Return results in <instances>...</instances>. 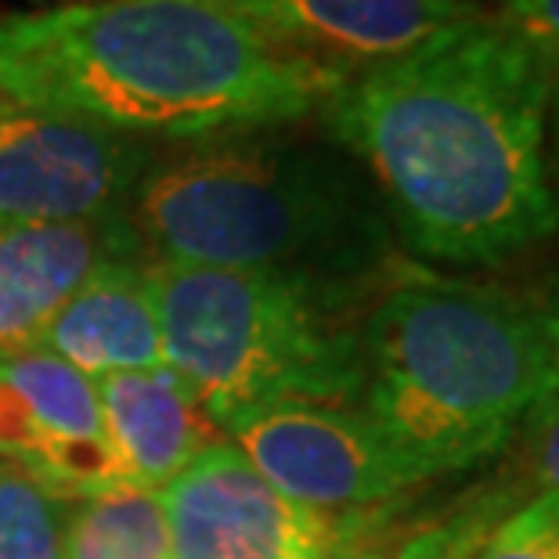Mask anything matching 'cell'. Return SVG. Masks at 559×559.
I'll use <instances>...</instances> for the list:
<instances>
[{
  "label": "cell",
  "instance_id": "cell-3",
  "mask_svg": "<svg viewBox=\"0 0 559 559\" xmlns=\"http://www.w3.org/2000/svg\"><path fill=\"white\" fill-rule=\"evenodd\" d=\"M156 264L282 271L343 293L390 264V221L343 148L210 138L156 156L127 210Z\"/></svg>",
  "mask_w": 559,
  "mask_h": 559
},
{
  "label": "cell",
  "instance_id": "cell-21",
  "mask_svg": "<svg viewBox=\"0 0 559 559\" xmlns=\"http://www.w3.org/2000/svg\"><path fill=\"white\" fill-rule=\"evenodd\" d=\"M549 177H552V192L559 199V76L549 102Z\"/></svg>",
  "mask_w": 559,
  "mask_h": 559
},
{
  "label": "cell",
  "instance_id": "cell-7",
  "mask_svg": "<svg viewBox=\"0 0 559 559\" xmlns=\"http://www.w3.org/2000/svg\"><path fill=\"white\" fill-rule=\"evenodd\" d=\"M159 145L0 98V224L127 217Z\"/></svg>",
  "mask_w": 559,
  "mask_h": 559
},
{
  "label": "cell",
  "instance_id": "cell-9",
  "mask_svg": "<svg viewBox=\"0 0 559 559\" xmlns=\"http://www.w3.org/2000/svg\"><path fill=\"white\" fill-rule=\"evenodd\" d=\"M0 466L62 502L116 491L94 379L44 350L0 358Z\"/></svg>",
  "mask_w": 559,
  "mask_h": 559
},
{
  "label": "cell",
  "instance_id": "cell-8",
  "mask_svg": "<svg viewBox=\"0 0 559 559\" xmlns=\"http://www.w3.org/2000/svg\"><path fill=\"white\" fill-rule=\"evenodd\" d=\"M231 437L275 491L321 513L376 509L415 487L376 423L340 404H285Z\"/></svg>",
  "mask_w": 559,
  "mask_h": 559
},
{
  "label": "cell",
  "instance_id": "cell-14",
  "mask_svg": "<svg viewBox=\"0 0 559 559\" xmlns=\"http://www.w3.org/2000/svg\"><path fill=\"white\" fill-rule=\"evenodd\" d=\"M62 559H170V527L159 491L116 487L69 502Z\"/></svg>",
  "mask_w": 559,
  "mask_h": 559
},
{
  "label": "cell",
  "instance_id": "cell-15",
  "mask_svg": "<svg viewBox=\"0 0 559 559\" xmlns=\"http://www.w3.org/2000/svg\"><path fill=\"white\" fill-rule=\"evenodd\" d=\"M509 509H513L509 491H480L459 509L426 523L423 531L401 534V538H390L379 516L354 559H477Z\"/></svg>",
  "mask_w": 559,
  "mask_h": 559
},
{
  "label": "cell",
  "instance_id": "cell-22",
  "mask_svg": "<svg viewBox=\"0 0 559 559\" xmlns=\"http://www.w3.org/2000/svg\"><path fill=\"white\" fill-rule=\"evenodd\" d=\"M73 4H91V0H73Z\"/></svg>",
  "mask_w": 559,
  "mask_h": 559
},
{
  "label": "cell",
  "instance_id": "cell-6",
  "mask_svg": "<svg viewBox=\"0 0 559 559\" xmlns=\"http://www.w3.org/2000/svg\"><path fill=\"white\" fill-rule=\"evenodd\" d=\"M159 498L170 559H350L372 513H321L293 502L235 444L199 455Z\"/></svg>",
  "mask_w": 559,
  "mask_h": 559
},
{
  "label": "cell",
  "instance_id": "cell-5",
  "mask_svg": "<svg viewBox=\"0 0 559 559\" xmlns=\"http://www.w3.org/2000/svg\"><path fill=\"white\" fill-rule=\"evenodd\" d=\"M148 275L163 358L224 437L285 404L361 397V332L340 321L350 293L282 271L156 260Z\"/></svg>",
  "mask_w": 559,
  "mask_h": 559
},
{
  "label": "cell",
  "instance_id": "cell-13",
  "mask_svg": "<svg viewBox=\"0 0 559 559\" xmlns=\"http://www.w3.org/2000/svg\"><path fill=\"white\" fill-rule=\"evenodd\" d=\"M87 379L166 365L148 264L112 260L80 285L44 329L40 347Z\"/></svg>",
  "mask_w": 559,
  "mask_h": 559
},
{
  "label": "cell",
  "instance_id": "cell-20",
  "mask_svg": "<svg viewBox=\"0 0 559 559\" xmlns=\"http://www.w3.org/2000/svg\"><path fill=\"white\" fill-rule=\"evenodd\" d=\"M527 307H531L534 325H538L542 340H545V350H549L552 368L559 376V275L545 278L538 285V293L527 296Z\"/></svg>",
  "mask_w": 559,
  "mask_h": 559
},
{
  "label": "cell",
  "instance_id": "cell-23",
  "mask_svg": "<svg viewBox=\"0 0 559 559\" xmlns=\"http://www.w3.org/2000/svg\"><path fill=\"white\" fill-rule=\"evenodd\" d=\"M0 358H8V354H0Z\"/></svg>",
  "mask_w": 559,
  "mask_h": 559
},
{
  "label": "cell",
  "instance_id": "cell-11",
  "mask_svg": "<svg viewBox=\"0 0 559 559\" xmlns=\"http://www.w3.org/2000/svg\"><path fill=\"white\" fill-rule=\"evenodd\" d=\"M112 260H141L127 217L0 224V354L37 350L62 304Z\"/></svg>",
  "mask_w": 559,
  "mask_h": 559
},
{
  "label": "cell",
  "instance_id": "cell-2",
  "mask_svg": "<svg viewBox=\"0 0 559 559\" xmlns=\"http://www.w3.org/2000/svg\"><path fill=\"white\" fill-rule=\"evenodd\" d=\"M343 80L217 0H91L0 19V98L141 141L296 123Z\"/></svg>",
  "mask_w": 559,
  "mask_h": 559
},
{
  "label": "cell",
  "instance_id": "cell-12",
  "mask_svg": "<svg viewBox=\"0 0 559 559\" xmlns=\"http://www.w3.org/2000/svg\"><path fill=\"white\" fill-rule=\"evenodd\" d=\"M120 487L163 491L199 455L224 444L170 365L94 379Z\"/></svg>",
  "mask_w": 559,
  "mask_h": 559
},
{
  "label": "cell",
  "instance_id": "cell-19",
  "mask_svg": "<svg viewBox=\"0 0 559 559\" xmlns=\"http://www.w3.org/2000/svg\"><path fill=\"white\" fill-rule=\"evenodd\" d=\"M498 19L559 62V0H498Z\"/></svg>",
  "mask_w": 559,
  "mask_h": 559
},
{
  "label": "cell",
  "instance_id": "cell-18",
  "mask_svg": "<svg viewBox=\"0 0 559 559\" xmlns=\"http://www.w3.org/2000/svg\"><path fill=\"white\" fill-rule=\"evenodd\" d=\"M527 459L538 495L559 498V379L527 412Z\"/></svg>",
  "mask_w": 559,
  "mask_h": 559
},
{
  "label": "cell",
  "instance_id": "cell-1",
  "mask_svg": "<svg viewBox=\"0 0 559 559\" xmlns=\"http://www.w3.org/2000/svg\"><path fill=\"white\" fill-rule=\"evenodd\" d=\"M556 76L559 62L538 44L480 11L350 73L321 116L368 170L415 257L487 267L559 231L549 177Z\"/></svg>",
  "mask_w": 559,
  "mask_h": 559
},
{
  "label": "cell",
  "instance_id": "cell-10",
  "mask_svg": "<svg viewBox=\"0 0 559 559\" xmlns=\"http://www.w3.org/2000/svg\"><path fill=\"white\" fill-rule=\"evenodd\" d=\"M285 51L340 76L415 51L440 29L480 15L473 0H217Z\"/></svg>",
  "mask_w": 559,
  "mask_h": 559
},
{
  "label": "cell",
  "instance_id": "cell-4",
  "mask_svg": "<svg viewBox=\"0 0 559 559\" xmlns=\"http://www.w3.org/2000/svg\"><path fill=\"white\" fill-rule=\"evenodd\" d=\"M365 415L415 484L502 451L556 383L527 300L412 267L361 329Z\"/></svg>",
  "mask_w": 559,
  "mask_h": 559
},
{
  "label": "cell",
  "instance_id": "cell-16",
  "mask_svg": "<svg viewBox=\"0 0 559 559\" xmlns=\"http://www.w3.org/2000/svg\"><path fill=\"white\" fill-rule=\"evenodd\" d=\"M69 502L0 466V559H62Z\"/></svg>",
  "mask_w": 559,
  "mask_h": 559
},
{
  "label": "cell",
  "instance_id": "cell-17",
  "mask_svg": "<svg viewBox=\"0 0 559 559\" xmlns=\"http://www.w3.org/2000/svg\"><path fill=\"white\" fill-rule=\"evenodd\" d=\"M477 559H559V498L534 495L513 506Z\"/></svg>",
  "mask_w": 559,
  "mask_h": 559
}]
</instances>
